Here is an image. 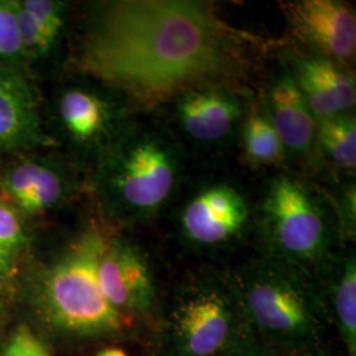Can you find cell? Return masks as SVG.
I'll use <instances>...</instances> for the list:
<instances>
[{
	"label": "cell",
	"instance_id": "ba28073f",
	"mask_svg": "<svg viewBox=\"0 0 356 356\" xmlns=\"http://www.w3.org/2000/svg\"><path fill=\"white\" fill-rule=\"evenodd\" d=\"M98 279L106 298L119 313H147L152 307L151 269L140 251L126 241L104 239L98 257Z\"/></svg>",
	"mask_w": 356,
	"mask_h": 356
},
{
	"label": "cell",
	"instance_id": "ac0fdd59",
	"mask_svg": "<svg viewBox=\"0 0 356 356\" xmlns=\"http://www.w3.org/2000/svg\"><path fill=\"white\" fill-rule=\"evenodd\" d=\"M243 143L247 157L254 164H276L284 157V145L279 135L263 115L252 113L243 129Z\"/></svg>",
	"mask_w": 356,
	"mask_h": 356
},
{
	"label": "cell",
	"instance_id": "9a60e30c",
	"mask_svg": "<svg viewBox=\"0 0 356 356\" xmlns=\"http://www.w3.org/2000/svg\"><path fill=\"white\" fill-rule=\"evenodd\" d=\"M58 114L69 135L82 144H95L108 136L113 127V110L99 95L86 89L66 90Z\"/></svg>",
	"mask_w": 356,
	"mask_h": 356
},
{
	"label": "cell",
	"instance_id": "d6986e66",
	"mask_svg": "<svg viewBox=\"0 0 356 356\" xmlns=\"http://www.w3.org/2000/svg\"><path fill=\"white\" fill-rule=\"evenodd\" d=\"M24 244L20 213L11 202L0 200V277H10L15 272Z\"/></svg>",
	"mask_w": 356,
	"mask_h": 356
},
{
	"label": "cell",
	"instance_id": "2e32d148",
	"mask_svg": "<svg viewBox=\"0 0 356 356\" xmlns=\"http://www.w3.org/2000/svg\"><path fill=\"white\" fill-rule=\"evenodd\" d=\"M316 132L323 152L332 163L346 169L356 166V123L350 115L317 120Z\"/></svg>",
	"mask_w": 356,
	"mask_h": 356
},
{
	"label": "cell",
	"instance_id": "7402d4cb",
	"mask_svg": "<svg viewBox=\"0 0 356 356\" xmlns=\"http://www.w3.org/2000/svg\"><path fill=\"white\" fill-rule=\"evenodd\" d=\"M23 54L15 1H0V61Z\"/></svg>",
	"mask_w": 356,
	"mask_h": 356
},
{
	"label": "cell",
	"instance_id": "8fae6325",
	"mask_svg": "<svg viewBox=\"0 0 356 356\" xmlns=\"http://www.w3.org/2000/svg\"><path fill=\"white\" fill-rule=\"evenodd\" d=\"M296 81L316 120L343 115L355 106V79L338 63L304 58L297 66Z\"/></svg>",
	"mask_w": 356,
	"mask_h": 356
},
{
	"label": "cell",
	"instance_id": "52a82bcc",
	"mask_svg": "<svg viewBox=\"0 0 356 356\" xmlns=\"http://www.w3.org/2000/svg\"><path fill=\"white\" fill-rule=\"evenodd\" d=\"M294 35L331 61L355 57L356 17L348 6L334 0H298L282 4Z\"/></svg>",
	"mask_w": 356,
	"mask_h": 356
},
{
	"label": "cell",
	"instance_id": "30bf717a",
	"mask_svg": "<svg viewBox=\"0 0 356 356\" xmlns=\"http://www.w3.org/2000/svg\"><path fill=\"white\" fill-rule=\"evenodd\" d=\"M177 114L193 140L213 143L225 138L241 119L242 106L234 94L207 85L184 92Z\"/></svg>",
	"mask_w": 356,
	"mask_h": 356
},
{
	"label": "cell",
	"instance_id": "ffe728a7",
	"mask_svg": "<svg viewBox=\"0 0 356 356\" xmlns=\"http://www.w3.org/2000/svg\"><path fill=\"white\" fill-rule=\"evenodd\" d=\"M15 8L23 54H28L31 57H42L48 54L57 41L51 38L35 19L20 7L19 1H15Z\"/></svg>",
	"mask_w": 356,
	"mask_h": 356
},
{
	"label": "cell",
	"instance_id": "7c38bea8",
	"mask_svg": "<svg viewBox=\"0 0 356 356\" xmlns=\"http://www.w3.org/2000/svg\"><path fill=\"white\" fill-rule=\"evenodd\" d=\"M1 184L13 207L29 216L51 210L66 195L64 175L44 160L28 159L11 166Z\"/></svg>",
	"mask_w": 356,
	"mask_h": 356
},
{
	"label": "cell",
	"instance_id": "44dd1931",
	"mask_svg": "<svg viewBox=\"0 0 356 356\" xmlns=\"http://www.w3.org/2000/svg\"><path fill=\"white\" fill-rule=\"evenodd\" d=\"M19 4L51 38L58 41L65 24V7L63 3L51 0H24L19 1Z\"/></svg>",
	"mask_w": 356,
	"mask_h": 356
},
{
	"label": "cell",
	"instance_id": "7a4b0ae2",
	"mask_svg": "<svg viewBox=\"0 0 356 356\" xmlns=\"http://www.w3.org/2000/svg\"><path fill=\"white\" fill-rule=\"evenodd\" d=\"M104 238L90 229L66 247L47 268L40 301L51 325L81 337L123 330L127 317L108 302L98 279V257Z\"/></svg>",
	"mask_w": 356,
	"mask_h": 356
},
{
	"label": "cell",
	"instance_id": "5b68a950",
	"mask_svg": "<svg viewBox=\"0 0 356 356\" xmlns=\"http://www.w3.org/2000/svg\"><path fill=\"white\" fill-rule=\"evenodd\" d=\"M268 242L293 267L321 263L329 250L327 222L314 195L297 179L273 181L263 204Z\"/></svg>",
	"mask_w": 356,
	"mask_h": 356
},
{
	"label": "cell",
	"instance_id": "9c48e42d",
	"mask_svg": "<svg viewBox=\"0 0 356 356\" xmlns=\"http://www.w3.org/2000/svg\"><path fill=\"white\" fill-rule=\"evenodd\" d=\"M247 219L248 206L242 194L229 185H216L201 191L186 204L181 223L191 242L218 245L235 238Z\"/></svg>",
	"mask_w": 356,
	"mask_h": 356
},
{
	"label": "cell",
	"instance_id": "6da1fadb",
	"mask_svg": "<svg viewBox=\"0 0 356 356\" xmlns=\"http://www.w3.org/2000/svg\"><path fill=\"white\" fill-rule=\"evenodd\" d=\"M235 38L202 3L119 1L99 13L85 64L136 99L152 103L207 86L235 69Z\"/></svg>",
	"mask_w": 356,
	"mask_h": 356
},
{
	"label": "cell",
	"instance_id": "4fadbf2b",
	"mask_svg": "<svg viewBox=\"0 0 356 356\" xmlns=\"http://www.w3.org/2000/svg\"><path fill=\"white\" fill-rule=\"evenodd\" d=\"M269 122L284 148L305 152L316 136L317 120L312 114L296 78L281 76L269 90Z\"/></svg>",
	"mask_w": 356,
	"mask_h": 356
},
{
	"label": "cell",
	"instance_id": "e0dca14e",
	"mask_svg": "<svg viewBox=\"0 0 356 356\" xmlns=\"http://www.w3.org/2000/svg\"><path fill=\"white\" fill-rule=\"evenodd\" d=\"M334 313L348 355L356 356V264L346 257L334 286Z\"/></svg>",
	"mask_w": 356,
	"mask_h": 356
},
{
	"label": "cell",
	"instance_id": "277c9868",
	"mask_svg": "<svg viewBox=\"0 0 356 356\" xmlns=\"http://www.w3.org/2000/svg\"><path fill=\"white\" fill-rule=\"evenodd\" d=\"M236 302L257 330L280 342H306L321 330L318 301L285 264L260 261L238 279Z\"/></svg>",
	"mask_w": 356,
	"mask_h": 356
},
{
	"label": "cell",
	"instance_id": "d4e9b609",
	"mask_svg": "<svg viewBox=\"0 0 356 356\" xmlns=\"http://www.w3.org/2000/svg\"><path fill=\"white\" fill-rule=\"evenodd\" d=\"M232 356H260L257 355V354H254V353H239V354H236V355Z\"/></svg>",
	"mask_w": 356,
	"mask_h": 356
},
{
	"label": "cell",
	"instance_id": "603a6c76",
	"mask_svg": "<svg viewBox=\"0 0 356 356\" xmlns=\"http://www.w3.org/2000/svg\"><path fill=\"white\" fill-rule=\"evenodd\" d=\"M1 356H51L45 342L26 326H19L6 344Z\"/></svg>",
	"mask_w": 356,
	"mask_h": 356
},
{
	"label": "cell",
	"instance_id": "3957f363",
	"mask_svg": "<svg viewBox=\"0 0 356 356\" xmlns=\"http://www.w3.org/2000/svg\"><path fill=\"white\" fill-rule=\"evenodd\" d=\"M177 177V157L161 135L135 132L115 144L103 160L98 188L104 204L119 216L141 219L165 202Z\"/></svg>",
	"mask_w": 356,
	"mask_h": 356
},
{
	"label": "cell",
	"instance_id": "cb8c5ba5",
	"mask_svg": "<svg viewBox=\"0 0 356 356\" xmlns=\"http://www.w3.org/2000/svg\"><path fill=\"white\" fill-rule=\"evenodd\" d=\"M97 356H128L123 350L119 348H104L101 353H98Z\"/></svg>",
	"mask_w": 356,
	"mask_h": 356
},
{
	"label": "cell",
	"instance_id": "5bb4252c",
	"mask_svg": "<svg viewBox=\"0 0 356 356\" xmlns=\"http://www.w3.org/2000/svg\"><path fill=\"white\" fill-rule=\"evenodd\" d=\"M41 141L38 106L20 76L0 72V149H16Z\"/></svg>",
	"mask_w": 356,
	"mask_h": 356
},
{
	"label": "cell",
	"instance_id": "8992f818",
	"mask_svg": "<svg viewBox=\"0 0 356 356\" xmlns=\"http://www.w3.org/2000/svg\"><path fill=\"white\" fill-rule=\"evenodd\" d=\"M169 331L179 356L220 355L236 332L235 302L214 284L193 285L178 294Z\"/></svg>",
	"mask_w": 356,
	"mask_h": 356
}]
</instances>
